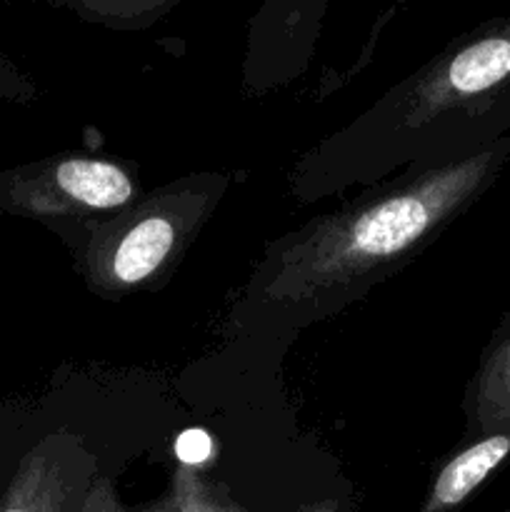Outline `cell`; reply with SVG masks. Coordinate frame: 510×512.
<instances>
[{
	"mask_svg": "<svg viewBox=\"0 0 510 512\" xmlns=\"http://www.w3.org/2000/svg\"><path fill=\"white\" fill-rule=\"evenodd\" d=\"M510 163V135L480 153L413 168L273 240L233 310L248 333L298 330L418 258Z\"/></svg>",
	"mask_w": 510,
	"mask_h": 512,
	"instance_id": "6da1fadb",
	"label": "cell"
},
{
	"mask_svg": "<svg viewBox=\"0 0 510 512\" xmlns=\"http://www.w3.org/2000/svg\"><path fill=\"white\" fill-rule=\"evenodd\" d=\"M510 135V15L440 50L290 173L300 203L350 185H380L425 165L468 158Z\"/></svg>",
	"mask_w": 510,
	"mask_h": 512,
	"instance_id": "7a4b0ae2",
	"label": "cell"
},
{
	"mask_svg": "<svg viewBox=\"0 0 510 512\" xmlns=\"http://www.w3.org/2000/svg\"><path fill=\"white\" fill-rule=\"evenodd\" d=\"M228 183V175H188L118 213L60 235L75 240V268L88 288L108 300H120L168 280L218 208Z\"/></svg>",
	"mask_w": 510,
	"mask_h": 512,
	"instance_id": "3957f363",
	"label": "cell"
},
{
	"mask_svg": "<svg viewBox=\"0 0 510 512\" xmlns=\"http://www.w3.org/2000/svg\"><path fill=\"white\" fill-rule=\"evenodd\" d=\"M138 200L125 165L65 153L0 170V213L63 230L93 223Z\"/></svg>",
	"mask_w": 510,
	"mask_h": 512,
	"instance_id": "277c9868",
	"label": "cell"
},
{
	"mask_svg": "<svg viewBox=\"0 0 510 512\" xmlns=\"http://www.w3.org/2000/svg\"><path fill=\"white\" fill-rule=\"evenodd\" d=\"M98 460L85 440L58 428L35 438L15 460L0 493V512H78Z\"/></svg>",
	"mask_w": 510,
	"mask_h": 512,
	"instance_id": "5b68a950",
	"label": "cell"
},
{
	"mask_svg": "<svg viewBox=\"0 0 510 512\" xmlns=\"http://www.w3.org/2000/svg\"><path fill=\"white\" fill-rule=\"evenodd\" d=\"M468 440L510 433V308L495 328L465 393Z\"/></svg>",
	"mask_w": 510,
	"mask_h": 512,
	"instance_id": "8992f818",
	"label": "cell"
},
{
	"mask_svg": "<svg viewBox=\"0 0 510 512\" xmlns=\"http://www.w3.org/2000/svg\"><path fill=\"white\" fill-rule=\"evenodd\" d=\"M510 458V433H490L468 440L455 455L440 465L420 512L458 510L485 480L503 468Z\"/></svg>",
	"mask_w": 510,
	"mask_h": 512,
	"instance_id": "52a82bcc",
	"label": "cell"
},
{
	"mask_svg": "<svg viewBox=\"0 0 510 512\" xmlns=\"http://www.w3.org/2000/svg\"><path fill=\"white\" fill-rule=\"evenodd\" d=\"M78 512H183V505H180L178 498H163L153 505H145V508L130 510L120 503L113 483L98 473V478L90 483L88 493L83 495Z\"/></svg>",
	"mask_w": 510,
	"mask_h": 512,
	"instance_id": "ba28073f",
	"label": "cell"
},
{
	"mask_svg": "<svg viewBox=\"0 0 510 512\" xmlns=\"http://www.w3.org/2000/svg\"><path fill=\"white\" fill-rule=\"evenodd\" d=\"M35 95L33 83L25 78L13 63L0 58V100H10V103H28Z\"/></svg>",
	"mask_w": 510,
	"mask_h": 512,
	"instance_id": "9c48e42d",
	"label": "cell"
},
{
	"mask_svg": "<svg viewBox=\"0 0 510 512\" xmlns=\"http://www.w3.org/2000/svg\"><path fill=\"white\" fill-rule=\"evenodd\" d=\"M505 512H510V508H508V510H505Z\"/></svg>",
	"mask_w": 510,
	"mask_h": 512,
	"instance_id": "30bf717a",
	"label": "cell"
}]
</instances>
